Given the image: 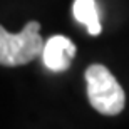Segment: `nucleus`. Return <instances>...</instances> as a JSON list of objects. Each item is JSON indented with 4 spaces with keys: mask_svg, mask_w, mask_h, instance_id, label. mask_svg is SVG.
I'll return each mask as SVG.
<instances>
[{
    "mask_svg": "<svg viewBox=\"0 0 129 129\" xmlns=\"http://www.w3.org/2000/svg\"><path fill=\"white\" fill-rule=\"evenodd\" d=\"M86 82L89 102L97 112L104 116H117L124 109V91L107 67L101 64L89 66L86 71Z\"/></svg>",
    "mask_w": 129,
    "mask_h": 129,
    "instance_id": "nucleus-1",
    "label": "nucleus"
},
{
    "mask_svg": "<svg viewBox=\"0 0 129 129\" xmlns=\"http://www.w3.org/2000/svg\"><path fill=\"white\" fill-rule=\"evenodd\" d=\"M44 39L40 37V24L29 22L19 34H10L0 25V64L24 66L40 55Z\"/></svg>",
    "mask_w": 129,
    "mask_h": 129,
    "instance_id": "nucleus-2",
    "label": "nucleus"
},
{
    "mask_svg": "<svg viewBox=\"0 0 129 129\" xmlns=\"http://www.w3.org/2000/svg\"><path fill=\"white\" fill-rule=\"evenodd\" d=\"M42 62L52 72L67 71L72 59L76 57V45L64 35H52L42 47Z\"/></svg>",
    "mask_w": 129,
    "mask_h": 129,
    "instance_id": "nucleus-3",
    "label": "nucleus"
},
{
    "mask_svg": "<svg viewBox=\"0 0 129 129\" xmlns=\"http://www.w3.org/2000/svg\"><path fill=\"white\" fill-rule=\"evenodd\" d=\"M72 15L79 24L86 25L91 35H99L102 32V25L99 19V9L96 0H74L72 4Z\"/></svg>",
    "mask_w": 129,
    "mask_h": 129,
    "instance_id": "nucleus-4",
    "label": "nucleus"
}]
</instances>
